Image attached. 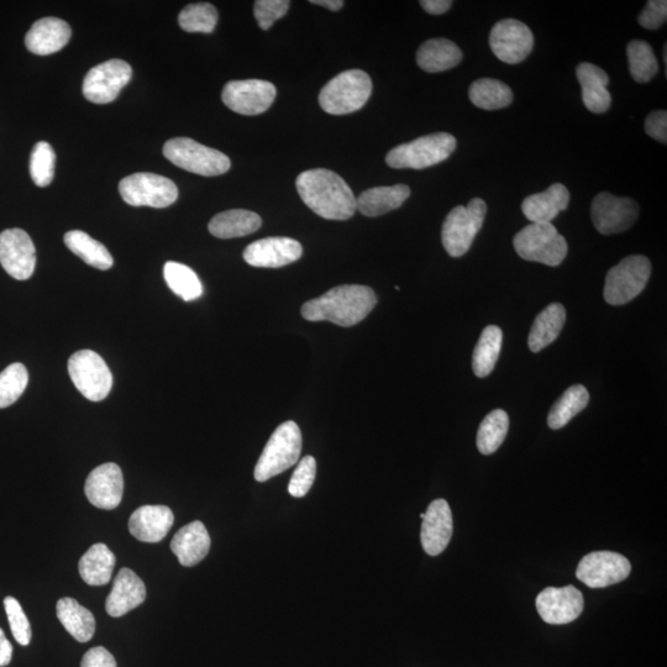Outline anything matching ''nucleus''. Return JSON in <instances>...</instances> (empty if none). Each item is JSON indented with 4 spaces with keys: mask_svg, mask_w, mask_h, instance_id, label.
<instances>
[{
    "mask_svg": "<svg viewBox=\"0 0 667 667\" xmlns=\"http://www.w3.org/2000/svg\"><path fill=\"white\" fill-rule=\"evenodd\" d=\"M296 187L302 201L319 217L348 220L357 210L354 192L338 173L317 168L302 172Z\"/></svg>",
    "mask_w": 667,
    "mask_h": 667,
    "instance_id": "nucleus-1",
    "label": "nucleus"
},
{
    "mask_svg": "<svg viewBox=\"0 0 667 667\" xmlns=\"http://www.w3.org/2000/svg\"><path fill=\"white\" fill-rule=\"evenodd\" d=\"M376 304L377 297L372 288L343 285L304 303L301 313L308 322H330L349 328L361 323L374 311Z\"/></svg>",
    "mask_w": 667,
    "mask_h": 667,
    "instance_id": "nucleus-2",
    "label": "nucleus"
},
{
    "mask_svg": "<svg viewBox=\"0 0 667 667\" xmlns=\"http://www.w3.org/2000/svg\"><path fill=\"white\" fill-rule=\"evenodd\" d=\"M372 93V81L366 72H341L323 87L319 94L320 107L332 115H345L365 107Z\"/></svg>",
    "mask_w": 667,
    "mask_h": 667,
    "instance_id": "nucleus-3",
    "label": "nucleus"
},
{
    "mask_svg": "<svg viewBox=\"0 0 667 667\" xmlns=\"http://www.w3.org/2000/svg\"><path fill=\"white\" fill-rule=\"evenodd\" d=\"M302 453V433L292 420L278 427L271 435L269 443L254 471L257 482H266L296 465Z\"/></svg>",
    "mask_w": 667,
    "mask_h": 667,
    "instance_id": "nucleus-4",
    "label": "nucleus"
},
{
    "mask_svg": "<svg viewBox=\"0 0 667 667\" xmlns=\"http://www.w3.org/2000/svg\"><path fill=\"white\" fill-rule=\"evenodd\" d=\"M456 149V139L448 133L422 136L411 143L402 144L388 152L387 165L397 170L413 168L423 170L449 159Z\"/></svg>",
    "mask_w": 667,
    "mask_h": 667,
    "instance_id": "nucleus-5",
    "label": "nucleus"
},
{
    "mask_svg": "<svg viewBox=\"0 0 667 667\" xmlns=\"http://www.w3.org/2000/svg\"><path fill=\"white\" fill-rule=\"evenodd\" d=\"M513 246L525 261L546 266H559L567 255L563 235L551 223H532L514 236Z\"/></svg>",
    "mask_w": 667,
    "mask_h": 667,
    "instance_id": "nucleus-6",
    "label": "nucleus"
},
{
    "mask_svg": "<svg viewBox=\"0 0 667 667\" xmlns=\"http://www.w3.org/2000/svg\"><path fill=\"white\" fill-rule=\"evenodd\" d=\"M486 213V203L480 198L472 199L466 207L451 210L441 230L444 249L451 257L467 254L485 223Z\"/></svg>",
    "mask_w": 667,
    "mask_h": 667,
    "instance_id": "nucleus-7",
    "label": "nucleus"
},
{
    "mask_svg": "<svg viewBox=\"0 0 667 667\" xmlns=\"http://www.w3.org/2000/svg\"><path fill=\"white\" fill-rule=\"evenodd\" d=\"M164 155L173 165L206 177L224 175L231 166L229 157L223 152L188 138L168 140Z\"/></svg>",
    "mask_w": 667,
    "mask_h": 667,
    "instance_id": "nucleus-8",
    "label": "nucleus"
},
{
    "mask_svg": "<svg viewBox=\"0 0 667 667\" xmlns=\"http://www.w3.org/2000/svg\"><path fill=\"white\" fill-rule=\"evenodd\" d=\"M651 264L643 255L628 256L609 270L606 277L605 299L611 306H624L637 298L647 287Z\"/></svg>",
    "mask_w": 667,
    "mask_h": 667,
    "instance_id": "nucleus-9",
    "label": "nucleus"
},
{
    "mask_svg": "<svg viewBox=\"0 0 667 667\" xmlns=\"http://www.w3.org/2000/svg\"><path fill=\"white\" fill-rule=\"evenodd\" d=\"M68 374L73 385L92 402L107 398L113 387V375L105 361L91 350H81L68 360Z\"/></svg>",
    "mask_w": 667,
    "mask_h": 667,
    "instance_id": "nucleus-10",
    "label": "nucleus"
},
{
    "mask_svg": "<svg viewBox=\"0 0 667 667\" xmlns=\"http://www.w3.org/2000/svg\"><path fill=\"white\" fill-rule=\"evenodd\" d=\"M120 196L133 207L167 208L178 198V188L170 178L156 173H134L119 185Z\"/></svg>",
    "mask_w": 667,
    "mask_h": 667,
    "instance_id": "nucleus-11",
    "label": "nucleus"
},
{
    "mask_svg": "<svg viewBox=\"0 0 667 667\" xmlns=\"http://www.w3.org/2000/svg\"><path fill=\"white\" fill-rule=\"evenodd\" d=\"M133 77L128 62L109 60L93 67L83 81V94L89 102L108 104L118 98L120 91Z\"/></svg>",
    "mask_w": 667,
    "mask_h": 667,
    "instance_id": "nucleus-12",
    "label": "nucleus"
},
{
    "mask_svg": "<svg viewBox=\"0 0 667 667\" xmlns=\"http://www.w3.org/2000/svg\"><path fill=\"white\" fill-rule=\"evenodd\" d=\"M638 203L632 198H618L608 192L597 194L591 206V218L598 233L613 235L632 228L639 217Z\"/></svg>",
    "mask_w": 667,
    "mask_h": 667,
    "instance_id": "nucleus-13",
    "label": "nucleus"
},
{
    "mask_svg": "<svg viewBox=\"0 0 667 667\" xmlns=\"http://www.w3.org/2000/svg\"><path fill=\"white\" fill-rule=\"evenodd\" d=\"M630 571L632 565L626 556L612 551H595L580 561L576 577L590 588H605L628 579Z\"/></svg>",
    "mask_w": 667,
    "mask_h": 667,
    "instance_id": "nucleus-14",
    "label": "nucleus"
},
{
    "mask_svg": "<svg viewBox=\"0 0 667 667\" xmlns=\"http://www.w3.org/2000/svg\"><path fill=\"white\" fill-rule=\"evenodd\" d=\"M490 46L498 60L508 65H517L527 59L532 52L534 35L522 21L504 19L493 26Z\"/></svg>",
    "mask_w": 667,
    "mask_h": 667,
    "instance_id": "nucleus-15",
    "label": "nucleus"
},
{
    "mask_svg": "<svg viewBox=\"0 0 667 667\" xmlns=\"http://www.w3.org/2000/svg\"><path fill=\"white\" fill-rule=\"evenodd\" d=\"M277 96L275 84L261 80L231 81L225 84L222 99L233 112L241 115L265 113Z\"/></svg>",
    "mask_w": 667,
    "mask_h": 667,
    "instance_id": "nucleus-16",
    "label": "nucleus"
},
{
    "mask_svg": "<svg viewBox=\"0 0 667 667\" xmlns=\"http://www.w3.org/2000/svg\"><path fill=\"white\" fill-rule=\"evenodd\" d=\"M0 264L18 281L29 280L36 267L33 240L21 229H8L0 234Z\"/></svg>",
    "mask_w": 667,
    "mask_h": 667,
    "instance_id": "nucleus-17",
    "label": "nucleus"
},
{
    "mask_svg": "<svg viewBox=\"0 0 667 667\" xmlns=\"http://www.w3.org/2000/svg\"><path fill=\"white\" fill-rule=\"evenodd\" d=\"M535 606L545 623L561 626L581 616L585 601L582 592L574 586L548 587L539 593Z\"/></svg>",
    "mask_w": 667,
    "mask_h": 667,
    "instance_id": "nucleus-18",
    "label": "nucleus"
},
{
    "mask_svg": "<svg viewBox=\"0 0 667 667\" xmlns=\"http://www.w3.org/2000/svg\"><path fill=\"white\" fill-rule=\"evenodd\" d=\"M84 493L94 507L105 511L119 507L124 493L122 469L114 462L98 466L87 477Z\"/></svg>",
    "mask_w": 667,
    "mask_h": 667,
    "instance_id": "nucleus-19",
    "label": "nucleus"
},
{
    "mask_svg": "<svg viewBox=\"0 0 667 667\" xmlns=\"http://www.w3.org/2000/svg\"><path fill=\"white\" fill-rule=\"evenodd\" d=\"M303 255L302 245L291 238H266L257 240L244 251V260L250 266L264 269H280L293 264Z\"/></svg>",
    "mask_w": 667,
    "mask_h": 667,
    "instance_id": "nucleus-20",
    "label": "nucleus"
},
{
    "mask_svg": "<svg viewBox=\"0 0 667 667\" xmlns=\"http://www.w3.org/2000/svg\"><path fill=\"white\" fill-rule=\"evenodd\" d=\"M453 530V513L449 503L445 500H435L430 503L427 512L424 513L422 533H420L425 553L430 556L443 553L453 537Z\"/></svg>",
    "mask_w": 667,
    "mask_h": 667,
    "instance_id": "nucleus-21",
    "label": "nucleus"
},
{
    "mask_svg": "<svg viewBox=\"0 0 667 667\" xmlns=\"http://www.w3.org/2000/svg\"><path fill=\"white\" fill-rule=\"evenodd\" d=\"M175 516L166 506H143L131 514L129 530L134 538L144 543H160L167 537Z\"/></svg>",
    "mask_w": 667,
    "mask_h": 667,
    "instance_id": "nucleus-22",
    "label": "nucleus"
},
{
    "mask_svg": "<svg viewBox=\"0 0 667 667\" xmlns=\"http://www.w3.org/2000/svg\"><path fill=\"white\" fill-rule=\"evenodd\" d=\"M146 600L144 581L133 570L122 569L115 577L112 592L105 602L110 617L119 618L143 605Z\"/></svg>",
    "mask_w": 667,
    "mask_h": 667,
    "instance_id": "nucleus-23",
    "label": "nucleus"
},
{
    "mask_svg": "<svg viewBox=\"0 0 667 667\" xmlns=\"http://www.w3.org/2000/svg\"><path fill=\"white\" fill-rule=\"evenodd\" d=\"M71 35L72 30L65 20L51 17L40 19L25 36L26 49L39 56L52 55L68 44Z\"/></svg>",
    "mask_w": 667,
    "mask_h": 667,
    "instance_id": "nucleus-24",
    "label": "nucleus"
},
{
    "mask_svg": "<svg viewBox=\"0 0 667 667\" xmlns=\"http://www.w3.org/2000/svg\"><path fill=\"white\" fill-rule=\"evenodd\" d=\"M172 553L182 566L192 567L207 558L210 537L206 525L196 521L181 528L171 542Z\"/></svg>",
    "mask_w": 667,
    "mask_h": 667,
    "instance_id": "nucleus-25",
    "label": "nucleus"
},
{
    "mask_svg": "<svg viewBox=\"0 0 667 667\" xmlns=\"http://www.w3.org/2000/svg\"><path fill=\"white\" fill-rule=\"evenodd\" d=\"M570 192L561 183H554L545 192L525 198L522 210L532 223H551L569 207Z\"/></svg>",
    "mask_w": 667,
    "mask_h": 667,
    "instance_id": "nucleus-26",
    "label": "nucleus"
},
{
    "mask_svg": "<svg viewBox=\"0 0 667 667\" xmlns=\"http://www.w3.org/2000/svg\"><path fill=\"white\" fill-rule=\"evenodd\" d=\"M577 80L582 88V102L590 112L606 113L611 108L612 97L608 92L609 77L602 68L582 62L577 66Z\"/></svg>",
    "mask_w": 667,
    "mask_h": 667,
    "instance_id": "nucleus-27",
    "label": "nucleus"
},
{
    "mask_svg": "<svg viewBox=\"0 0 667 667\" xmlns=\"http://www.w3.org/2000/svg\"><path fill=\"white\" fill-rule=\"evenodd\" d=\"M411 196V188L406 185L374 187L367 189L356 199L357 209L369 218L381 217L403 206Z\"/></svg>",
    "mask_w": 667,
    "mask_h": 667,
    "instance_id": "nucleus-28",
    "label": "nucleus"
},
{
    "mask_svg": "<svg viewBox=\"0 0 667 667\" xmlns=\"http://www.w3.org/2000/svg\"><path fill=\"white\" fill-rule=\"evenodd\" d=\"M462 51L448 39L425 41L417 52V63L423 71L439 73L451 70L462 61Z\"/></svg>",
    "mask_w": 667,
    "mask_h": 667,
    "instance_id": "nucleus-29",
    "label": "nucleus"
},
{
    "mask_svg": "<svg viewBox=\"0 0 667 667\" xmlns=\"http://www.w3.org/2000/svg\"><path fill=\"white\" fill-rule=\"evenodd\" d=\"M262 219L250 210L233 209L219 213L210 220L209 233L219 239H234L250 235L259 230Z\"/></svg>",
    "mask_w": 667,
    "mask_h": 667,
    "instance_id": "nucleus-30",
    "label": "nucleus"
},
{
    "mask_svg": "<svg viewBox=\"0 0 667 667\" xmlns=\"http://www.w3.org/2000/svg\"><path fill=\"white\" fill-rule=\"evenodd\" d=\"M566 320V311L563 304L551 303L534 320L532 329H530L528 345L530 351L539 353V351L548 348L559 338Z\"/></svg>",
    "mask_w": 667,
    "mask_h": 667,
    "instance_id": "nucleus-31",
    "label": "nucleus"
},
{
    "mask_svg": "<svg viewBox=\"0 0 667 667\" xmlns=\"http://www.w3.org/2000/svg\"><path fill=\"white\" fill-rule=\"evenodd\" d=\"M57 618L63 628L80 643H87L96 633V619L91 611L73 598H61L56 606Z\"/></svg>",
    "mask_w": 667,
    "mask_h": 667,
    "instance_id": "nucleus-32",
    "label": "nucleus"
},
{
    "mask_svg": "<svg viewBox=\"0 0 667 667\" xmlns=\"http://www.w3.org/2000/svg\"><path fill=\"white\" fill-rule=\"evenodd\" d=\"M115 556L107 545H93L78 564L82 580L89 586L108 585L112 580Z\"/></svg>",
    "mask_w": 667,
    "mask_h": 667,
    "instance_id": "nucleus-33",
    "label": "nucleus"
},
{
    "mask_svg": "<svg viewBox=\"0 0 667 667\" xmlns=\"http://www.w3.org/2000/svg\"><path fill=\"white\" fill-rule=\"evenodd\" d=\"M63 241H65L67 248L86 262L87 265L102 271L112 269L114 260L108 249L84 231H68Z\"/></svg>",
    "mask_w": 667,
    "mask_h": 667,
    "instance_id": "nucleus-34",
    "label": "nucleus"
},
{
    "mask_svg": "<svg viewBox=\"0 0 667 667\" xmlns=\"http://www.w3.org/2000/svg\"><path fill=\"white\" fill-rule=\"evenodd\" d=\"M502 341V330L496 325H490L483 330L472 356V369L477 377L485 378L495 370L501 354Z\"/></svg>",
    "mask_w": 667,
    "mask_h": 667,
    "instance_id": "nucleus-35",
    "label": "nucleus"
},
{
    "mask_svg": "<svg viewBox=\"0 0 667 667\" xmlns=\"http://www.w3.org/2000/svg\"><path fill=\"white\" fill-rule=\"evenodd\" d=\"M590 402V393L582 385H575L564 392L549 413L548 424L553 430L564 428L577 414L584 411Z\"/></svg>",
    "mask_w": 667,
    "mask_h": 667,
    "instance_id": "nucleus-36",
    "label": "nucleus"
},
{
    "mask_svg": "<svg viewBox=\"0 0 667 667\" xmlns=\"http://www.w3.org/2000/svg\"><path fill=\"white\" fill-rule=\"evenodd\" d=\"M469 97L472 104L485 110H497L508 107L513 102L512 89L493 78H482L471 84Z\"/></svg>",
    "mask_w": 667,
    "mask_h": 667,
    "instance_id": "nucleus-37",
    "label": "nucleus"
},
{
    "mask_svg": "<svg viewBox=\"0 0 667 667\" xmlns=\"http://www.w3.org/2000/svg\"><path fill=\"white\" fill-rule=\"evenodd\" d=\"M164 277L170 290L183 301H196L203 294L202 282L191 267L168 261L164 267Z\"/></svg>",
    "mask_w": 667,
    "mask_h": 667,
    "instance_id": "nucleus-38",
    "label": "nucleus"
},
{
    "mask_svg": "<svg viewBox=\"0 0 667 667\" xmlns=\"http://www.w3.org/2000/svg\"><path fill=\"white\" fill-rule=\"evenodd\" d=\"M508 429V414L502 409H495L482 420L477 433V449L483 455L496 453L506 439Z\"/></svg>",
    "mask_w": 667,
    "mask_h": 667,
    "instance_id": "nucleus-39",
    "label": "nucleus"
},
{
    "mask_svg": "<svg viewBox=\"0 0 667 667\" xmlns=\"http://www.w3.org/2000/svg\"><path fill=\"white\" fill-rule=\"evenodd\" d=\"M629 71L633 80L648 83L659 71V63L648 42L634 40L627 47Z\"/></svg>",
    "mask_w": 667,
    "mask_h": 667,
    "instance_id": "nucleus-40",
    "label": "nucleus"
},
{
    "mask_svg": "<svg viewBox=\"0 0 667 667\" xmlns=\"http://www.w3.org/2000/svg\"><path fill=\"white\" fill-rule=\"evenodd\" d=\"M218 23V12L209 3L189 4L178 17V24L187 33H213Z\"/></svg>",
    "mask_w": 667,
    "mask_h": 667,
    "instance_id": "nucleus-41",
    "label": "nucleus"
},
{
    "mask_svg": "<svg viewBox=\"0 0 667 667\" xmlns=\"http://www.w3.org/2000/svg\"><path fill=\"white\" fill-rule=\"evenodd\" d=\"M29 374L23 364H13L0 372V409L12 406L28 387Z\"/></svg>",
    "mask_w": 667,
    "mask_h": 667,
    "instance_id": "nucleus-42",
    "label": "nucleus"
},
{
    "mask_svg": "<svg viewBox=\"0 0 667 667\" xmlns=\"http://www.w3.org/2000/svg\"><path fill=\"white\" fill-rule=\"evenodd\" d=\"M56 154L49 143L40 141L30 157V175L36 186L47 187L55 177Z\"/></svg>",
    "mask_w": 667,
    "mask_h": 667,
    "instance_id": "nucleus-43",
    "label": "nucleus"
},
{
    "mask_svg": "<svg viewBox=\"0 0 667 667\" xmlns=\"http://www.w3.org/2000/svg\"><path fill=\"white\" fill-rule=\"evenodd\" d=\"M5 612L9 621L10 630L13 637L23 647H28L33 637L28 617H26L20 603L14 597H7L4 600Z\"/></svg>",
    "mask_w": 667,
    "mask_h": 667,
    "instance_id": "nucleus-44",
    "label": "nucleus"
},
{
    "mask_svg": "<svg viewBox=\"0 0 667 667\" xmlns=\"http://www.w3.org/2000/svg\"><path fill=\"white\" fill-rule=\"evenodd\" d=\"M315 475H317V461L313 456H304L294 470L288 492L296 498H302L311 490Z\"/></svg>",
    "mask_w": 667,
    "mask_h": 667,
    "instance_id": "nucleus-45",
    "label": "nucleus"
},
{
    "mask_svg": "<svg viewBox=\"0 0 667 667\" xmlns=\"http://www.w3.org/2000/svg\"><path fill=\"white\" fill-rule=\"evenodd\" d=\"M288 0H257L254 13L262 30H269L275 21L285 17L290 9Z\"/></svg>",
    "mask_w": 667,
    "mask_h": 667,
    "instance_id": "nucleus-46",
    "label": "nucleus"
},
{
    "mask_svg": "<svg viewBox=\"0 0 667 667\" xmlns=\"http://www.w3.org/2000/svg\"><path fill=\"white\" fill-rule=\"evenodd\" d=\"M667 20L666 0H650L647 7L640 13L638 21L644 29L658 30Z\"/></svg>",
    "mask_w": 667,
    "mask_h": 667,
    "instance_id": "nucleus-47",
    "label": "nucleus"
},
{
    "mask_svg": "<svg viewBox=\"0 0 667 667\" xmlns=\"http://www.w3.org/2000/svg\"><path fill=\"white\" fill-rule=\"evenodd\" d=\"M645 131L661 144L667 143V113L665 110H656L648 115L645 120Z\"/></svg>",
    "mask_w": 667,
    "mask_h": 667,
    "instance_id": "nucleus-48",
    "label": "nucleus"
},
{
    "mask_svg": "<svg viewBox=\"0 0 667 667\" xmlns=\"http://www.w3.org/2000/svg\"><path fill=\"white\" fill-rule=\"evenodd\" d=\"M81 667H117V661L107 649L97 647L84 654Z\"/></svg>",
    "mask_w": 667,
    "mask_h": 667,
    "instance_id": "nucleus-49",
    "label": "nucleus"
},
{
    "mask_svg": "<svg viewBox=\"0 0 667 667\" xmlns=\"http://www.w3.org/2000/svg\"><path fill=\"white\" fill-rule=\"evenodd\" d=\"M420 5H422L425 12L432 15H440L448 12L453 2L451 0H423V2H420Z\"/></svg>",
    "mask_w": 667,
    "mask_h": 667,
    "instance_id": "nucleus-50",
    "label": "nucleus"
},
{
    "mask_svg": "<svg viewBox=\"0 0 667 667\" xmlns=\"http://www.w3.org/2000/svg\"><path fill=\"white\" fill-rule=\"evenodd\" d=\"M13 658V645L9 642L7 637L0 628V667H5L10 664Z\"/></svg>",
    "mask_w": 667,
    "mask_h": 667,
    "instance_id": "nucleus-51",
    "label": "nucleus"
},
{
    "mask_svg": "<svg viewBox=\"0 0 667 667\" xmlns=\"http://www.w3.org/2000/svg\"><path fill=\"white\" fill-rule=\"evenodd\" d=\"M311 4L320 5V7L332 10V12H338L344 7L345 3L343 0H311Z\"/></svg>",
    "mask_w": 667,
    "mask_h": 667,
    "instance_id": "nucleus-52",
    "label": "nucleus"
}]
</instances>
